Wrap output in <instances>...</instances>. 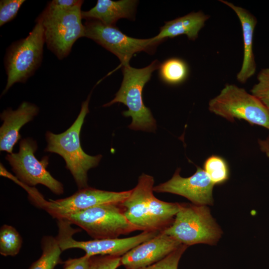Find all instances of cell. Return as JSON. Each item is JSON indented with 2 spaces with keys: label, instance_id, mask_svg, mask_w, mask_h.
Segmentation results:
<instances>
[{
  "label": "cell",
  "instance_id": "obj_1",
  "mask_svg": "<svg viewBox=\"0 0 269 269\" xmlns=\"http://www.w3.org/2000/svg\"><path fill=\"white\" fill-rule=\"evenodd\" d=\"M154 178L142 173L129 197L121 203L125 216L138 230L162 232L173 222L180 203L161 201L153 194Z\"/></svg>",
  "mask_w": 269,
  "mask_h": 269
},
{
  "label": "cell",
  "instance_id": "obj_2",
  "mask_svg": "<svg viewBox=\"0 0 269 269\" xmlns=\"http://www.w3.org/2000/svg\"><path fill=\"white\" fill-rule=\"evenodd\" d=\"M90 96L82 103L80 112L69 128L61 134L48 131L45 134L47 144L44 151L57 153L63 158L66 167L72 175L79 189L88 187L87 172L97 166L102 157L101 154L88 155L83 151L80 143L81 128L89 113Z\"/></svg>",
  "mask_w": 269,
  "mask_h": 269
},
{
  "label": "cell",
  "instance_id": "obj_3",
  "mask_svg": "<svg viewBox=\"0 0 269 269\" xmlns=\"http://www.w3.org/2000/svg\"><path fill=\"white\" fill-rule=\"evenodd\" d=\"M160 64L155 60L143 68H135L130 65L122 67L123 79L121 86L115 97L104 107L121 103L128 108L123 112L126 117H131L132 122L129 128L135 131L154 132L156 124L150 109L143 102L142 90L150 80L152 72L158 69Z\"/></svg>",
  "mask_w": 269,
  "mask_h": 269
},
{
  "label": "cell",
  "instance_id": "obj_4",
  "mask_svg": "<svg viewBox=\"0 0 269 269\" xmlns=\"http://www.w3.org/2000/svg\"><path fill=\"white\" fill-rule=\"evenodd\" d=\"M162 232L187 246L215 245L222 231L206 205L180 203L172 223Z\"/></svg>",
  "mask_w": 269,
  "mask_h": 269
},
{
  "label": "cell",
  "instance_id": "obj_5",
  "mask_svg": "<svg viewBox=\"0 0 269 269\" xmlns=\"http://www.w3.org/2000/svg\"><path fill=\"white\" fill-rule=\"evenodd\" d=\"M81 6L60 9L47 5L37 18L43 27L48 48L59 59L66 57L76 41L85 36Z\"/></svg>",
  "mask_w": 269,
  "mask_h": 269
},
{
  "label": "cell",
  "instance_id": "obj_6",
  "mask_svg": "<svg viewBox=\"0 0 269 269\" xmlns=\"http://www.w3.org/2000/svg\"><path fill=\"white\" fill-rule=\"evenodd\" d=\"M121 204H103L63 214L56 219L67 220L94 239L116 238L138 230L127 219Z\"/></svg>",
  "mask_w": 269,
  "mask_h": 269
},
{
  "label": "cell",
  "instance_id": "obj_7",
  "mask_svg": "<svg viewBox=\"0 0 269 269\" xmlns=\"http://www.w3.org/2000/svg\"><path fill=\"white\" fill-rule=\"evenodd\" d=\"M45 42L44 28L37 18L36 24L26 37L12 43L4 59L7 81L1 95L16 83H24L40 66Z\"/></svg>",
  "mask_w": 269,
  "mask_h": 269
},
{
  "label": "cell",
  "instance_id": "obj_8",
  "mask_svg": "<svg viewBox=\"0 0 269 269\" xmlns=\"http://www.w3.org/2000/svg\"><path fill=\"white\" fill-rule=\"evenodd\" d=\"M209 111L230 122L244 120L269 130V112L253 94L234 84H226L209 102Z\"/></svg>",
  "mask_w": 269,
  "mask_h": 269
},
{
  "label": "cell",
  "instance_id": "obj_9",
  "mask_svg": "<svg viewBox=\"0 0 269 269\" xmlns=\"http://www.w3.org/2000/svg\"><path fill=\"white\" fill-rule=\"evenodd\" d=\"M72 225L67 220L57 219L58 231L56 238L61 250L80 249L90 257L96 255L122 257L135 247L154 238L160 233L158 231H143L136 236L125 238L80 241L73 239V236L80 230L73 228Z\"/></svg>",
  "mask_w": 269,
  "mask_h": 269
},
{
  "label": "cell",
  "instance_id": "obj_10",
  "mask_svg": "<svg viewBox=\"0 0 269 269\" xmlns=\"http://www.w3.org/2000/svg\"><path fill=\"white\" fill-rule=\"evenodd\" d=\"M85 36L115 54L120 60L118 68L130 65L133 55L145 51L153 53L157 46L163 41L154 37L138 39L129 37L115 26L106 25L96 20H88L84 24Z\"/></svg>",
  "mask_w": 269,
  "mask_h": 269
},
{
  "label": "cell",
  "instance_id": "obj_11",
  "mask_svg": "<svg viewBox=\"0 0 269 269\" xmlns=\"http://www.w3.org/2000/svg\"><path fill=\"white\" fill-rule=\"evenodd\" d=\"M37 149L36 141L25 138L19 142L17 153H8L5 159L9 162L17 178L26 185L33 186L42 184L56 195L64 192L63 184L47 171L48 157L39 161L35 156Z\"/></svg>",
  "mask_w": 269,
  "mask_h": 269
},
{
  "label": "cell",
  "instance_id": "obj_12",
  "mask_svg": "<svg viewBox=\"0 0 269 269\" xmlns=\"http://www.w3.org/2000/svg\"><path fill=\"white\" fill-rule=\"evenodd\" d=\"M132 189L109 191L87 187L66 198L45 200L40 197L36 202L53 218L107 204H121L130 195Z\"/></svg>",
  "mask_w": 269,
  "mask_h": 269
},
{
  "label": "cell",
  "instance_id": "obj_13",
  "mask_svg": "<svg viewBox=\"0 0 269 269\" xmlns=\"http://www.w3.org/2000/svg\"><path fill=\"white\" fill-rule=\"evenodd\" d=\"M180 171L177 168L171 179L154 186L153 191L180 195L197 205H212L215 184L205 170L197 166L195 173L188 177H181Z\"/></svg>",
  "mask_w": 269,
  "mask_h": 269
},
{
  "label": "cell",
  "instance_id": "obj_14",
  "mask_svg": "<svg viewBox=\"0 0 269 269\" xmlns=\"http://www.w3.org/2000/svg\"><path fill=\"white\" fill-rule=\"evenodd\" d=\"M181 245L169 236L160 232L122 256L121 265L127 269L145 267L161 260Z\"/></svg>",
  "mask_w": 269,
  "mask_h": 269
},
{
  "label": "cell",
  "instance_id": "obj_15",
  "mask_svg": "<svg viewBox=\"0 0 269 269\" xmlns=\"http://www.w3.org/2000/svg\"><path fill=\"white\" fill-rule=\"evenodd\" d=\"M38 107L32 103L23 102L15 110L9 108L0 114L3 123L0 128V150L10 154L13 148L21 138L19 131L26 124L38 115Z\"/></svg>",
  "mask_w": 269,
  "mask_h": 269
},
{
  "label": "cell",
  "instance_id": "obj_16",
  "mask_svg": "<svg viewBox=\"0 0 269 269\" xmlns=\"http://www.w3.org/2000/svg\"><path fill=\"white\" fill-rule=\"evenodd\" d=\"M220 1L231 8L240 20L243 33L244 55L241 68L237 75L238 81L245 83L256 72V64L253 49V35L257 23L256 18L248 10L226 0Z\"/></svg>",
  "mask_w": 269,
  "mask_h": 269
},
{
  "label": "cell",
  "instance_id": "obj_17",
  "mask_svg": "<svg viewBox=\"0 0 269 269\" xmlns=\"http://www.w3.org/2000/svg\"><path fill=\"white\" fill-rule=\"evenodd\" d=\"M137 1L134 0H98L96 5L88 11H82V18L96 20L109 26H115L120 18H134Z\"/></svg>",
  "mask_w": 269,
  "mask_h": 269
},
{
  "label": "cell",
  "instance_id": "obj_18",
  "mask_svg": "<svg viewBox=\"0 0 269 269\" xmlns=\"http://www.w3.org/2000/svg\"><path fill=\"white\" fill-rule=\"evenodd\" d=\"M209 16L201 11L192 12L183 16L165 22L160 28L155 39L164 41L167 38H174L180 35H186L190 40H195L204 26Z\"/></svg>",
  "mask_w": 269,
  "mask_h": 269
},
{
  "label": "cell",
  "instance_id": "obj_19",
  "mask_svg": "<svg viewBox=\"0 0 269 269\" xmlns=\"http://www.w3.org/2000/svg\"><path fill=\"white\" fill-rule=\"evenodd\" d=\"M41 244L42 254L29 269H54L61 262L60 255L62 252L56 237L44 236Z\"/></svg>",
  "mask_w": 269,
  "mask_h": 269
},
{
  "label": "cell",
  "instance_id": "obj_20",
  "mask_svg": "<svg viewBox=\"0 0 269 269\" xmlns=\"http://www.w3.org/2000/svg\"><path fill=\"white\" fill-rule=\"evenodd\" d=\"M161 79L170 85H177L186 80L188 75L186 63L178 58H171L164 61L159 67Z\"/></svg>",
  "mask_w": 269,
  "mask_h": 269
},
{
  "label": "cell",
  "instance_id": "obj_21",
  "mask_svg": "<svg viewBox=\"0 0 269 269\" xmlns=\"http://www.w3.org/2000/svg\"><path fill=\"white\" fill-rule=\"evenodd\" d=\"M22 239L15 228L4 224L0 229V253L3 256H15L18 254Z\"/></svg>",
  "mask_w": 269,
  "mask_h": 269
},
{
  "label": "cell",
  "instance_id": "obj_22",
  "mask_svg": "<svg viewBox=\"0 0 269 269\" xmlns=\"http://www.w3.org/2000/svg\"><path fill=\"white\" fill-rule=\"evenodd\" d=\"M203 169L215 185L224 183L229 177L227 162L218 155H212L208 157L204 163Z\"/></svg>",
  "mask_w": 269,
  "mask_h": 269
},
{
  "label": "cell",
  "instance_id": "obj_23",
  "mask_svg": "<svg viewBox=\"0 0 269 269\" xmlns=\"http://www.w3.org/2000/svg\"><path fill=\"white\" fill-rule=\"evenodd\" d=\"M258 82L252 88L255 96L269 112V66L261 70L257 76Z\"/></svg>",
  "mask_w": 269,
  "mask_h": 269
},
{
  "label": "cell",
  "instance_id": "obj_24",
  "mask_svg": "<svg viewBox=\"0 0 269 269\" xmlns=\"http://www.w3.org/2000/svg\"><path fill=\"white\" fill-rule=\"evenodd\" d=\"M187 247L181 244L161 260L151 265L136 269H178L180 258Z\"/></svg>",
  "mask_w": 269,
  "mask_h": 269
},
{
  "label": "cell",
  "instance_id": "obj_25",
  "mask_svg": "<svg viewBox=\"0 0 269 269\" xmlns=\"http://www.w3.org/2000/svg\"><path fill=\"white\" fill-rule=\"evenodd\" d=\"M24 0H1L0 1V26L13 20L16 16Z\"/></svg>",
  "mask_w": 269,
  "mask_h": 269
},
{
  "label": "cell",
  "instance_id": "obj_26",
  "mask_svg": "<svg viewBox=\"0 0 269 269\" xmlns=\"http://www.w3.org/2000/svg\"><path fill=\"white\" fill-rule=\"evenodd\" d=\"M121 265V257L96 255L90 257L88 269H117Z\"/></svg>",
  "mask_w": 269,
  "mask_h": 269
},
{
  "label": "cell",
  "instance_id": "obj_27",
  "mask_svg": "<svg viewBox=\"0 0 269 269\" xmlns=\"http://www.w3.org/2000/svg\"><path fill=\"white\" fill-rule=\"evenodd\" d=\"M90 258L85 254L80 258L70 259L64 263L63 269H88Z\"/></svg>",
  "mask_w": 269,
  "mask_h": 269
},
{
  "label": "cell",
  "instance_id": "obj_28",
  "mask_svg": "<svg viewBox=\"0 0 269 269\" xmlns=\"http://www.w3.org/2000/svg\"><path fill=\"white\" fill-rule=\"evenodd\" d=\"M84 1L81 0H53L48 4L52 8L69 9L83 4Z\"/></svg>",
  "mask_w": 269,
  "mask_h": 269
},
{
  "label": "cell",
  "instance_id": "obj_29",
  "mask_svg": "<svg viewBox=\"0 0 269 269\" xmlns=\"http://www.w3.org/2000/svg\"><path fill=\"white\" fill-rule=\"evenodd\" d=\"M258 144L260 150L269 157V135L265 139H259Z\"/></svg>",
  "mask_w": 269,
  "mask_h": 269
}]
</instances>
